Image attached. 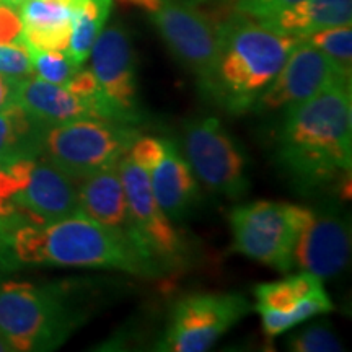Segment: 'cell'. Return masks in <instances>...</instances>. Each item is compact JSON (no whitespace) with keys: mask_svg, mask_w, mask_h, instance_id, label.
<instances>
[{"mask_svg":"<svg viewBox=\"0 0 352 352\" xmlns=\"http://www.w3.org/2000/svg\"><path fill=\"white\" fill-rule=\"evenodd\" d=\"M0 76L25 78L33 76V63L25 43L0 44Z\"/></svg>","mask_w":352,"mask_h":352,"instance_id":"obj_27","label":"cell"},{"mask_svg":"<svg viewBox=\"0 0 352 352\" xmlns=\"http://www.w3.org/2000/svg\"><path fill=\"white\" fill-rule=\"evenodd\" d=\"M44 131L16 103L0 109V165L41 155Z\"/></svg>","mask_w":352,"mask_h":352,"instance_id":"obj_20","label":"cell"},{"mask_svg":"<svg viewBox=\"0 0 352 352\" xmlns=\"http://www.w3.org/2000/svg\"><path fill=\"white\" fill-rule=\"evenodd\" d=\"M30 50V47H28ZM33 63V76L44 82L64 87L77 72L78 65L67 51H38L30 50Z\"/></svg>","mask_w":352,"mask_h":352,"instance_id":"obj_25","label":"cell"},{"mask_svg":"<svg viewBox=\"0 0 352 352\" xmlns=\"http://www.w3.org/2000/svg\"><path fill=\"white\" fill-rule=\"evenodd\" d=\"M351 254V228L336 210H311L294 250V266L323 279L346 270Z\"/></svg>","mask_w":352,"mask_h":352,"instance_id":"obj_13","label":"cell"},{"mask_svg":"<svg viewBox=\"0 0 352 352\" xmlns=\"http://www.w3.org/2000/svg\"><path fill=\"white\" fill-rule=\"evenodd\" d=\"M272 32L307 38L320 30L352 23V0H303L270 19L258 20Z\"/></svg>","mask_w":352,"mask_h":352,"instance_id":"obj_19","label":"cell"},{"mask_svg":"<svg viewBox=\"0 0 352 352\" xmlns=\"http://www.w3.org/2000/svg\"><path fill=\"white\" fill-rule=\"evenodd\" d=\"M252 303L240 294H195L171 308L165 336L158 351H208L233 324L252 311Z\"/></svg>","mask_w":352,"mask_h":352,"instance_id":"obj_8","label":"cell"},{"mask_svg":"<svg viewBox=\"0 0 352 352\" xmlns=\"http://www.w3.org/2000/svg\"><path fill=\"white\" fill-rule=\"evenodd\" d=\"M184 151L192 173L212 192L240 199L248 192L246 158L215 118L191 121L184 129Z\"/></svg>","mask_w":352,"mask_h":352,"instance_id":"obj_10","label":"cell"},{"mask_svg":"<svg viewBox=\"0 0 352 352\" xmlns=\"http://www.w3.org/2000/svg\"><path fill=\"white\" fill-rule=\"evenodd\" d=\"M25 43L23 21L19 8L0 2V44Z\"/></svg>","mask_w":352,"mask_h":352,"instance_id":"obj_30","label":"cell"},{"mask_svg":"<svg viewBox=\"0 0 352 352\" xmlns=\"http://www.w3.org/2000/svg\"><path fill=\"white\" fill-rule=\"evenodd\" d=\"M168 142L170 140L165 139L142 138V135H140V138L132 144L127 155H129L140 168H144L148 173V171L164 158L166 147H168Z\"/></svg>","mask_w":352,"mask_h":352,"instance_id":"obj_28","label":"cell"},{"mask_svg":"<svg viewBox=\"0 0 352 352\" xmlns=\"http://www.w3.org/2000/svg\"><path fill=\"white\" fill-rule=\"evenodd\" d=\"M13 85H15V78L0 76V109L13 103Z\"/></svg>","mask_w":352,"mask_h":352,"instance_id":"obj_31","label":"cell"},{"mask_svg":"<svg viewBox=\"0 0 352 352\" xmlns=\"http://www.w3.org/2000/svg\"><path fill=\"white\" fill-rule=\"evenodd\" d=\"M0 2H3V3H7V6H12V7L19 8L21 3L25 2V0H0Z\"/></svg>","mask_w":352,"mask_h":352,"instance_id":"obj_33","label":"cell"},{"mask_svg":"<svg viewBox=\"0 0 352 352\" xmlns=\"http://www.w3.org/2000/svg\"><path fill=\"white\" fill-rule=\"evenodd\" d=\"M19 12L30 50L67 51L72 33L70 0H25Z\"/></svg>","mask_w":352,"mask_h":352,"instance_id":"obj_18","label":"cell"},{"mask_svg":"<svg viewBox=\"0 0 352 352\" xmlns=\"http://www.w3.org/2000/svg\"><path fill=\"white\" fill-rule=\"evenodd\" d=\"M311 209L285 202L258 201L228 215L233 250L277 271L294 267V250Z\"/></svg>","mask_w":352,"mask_h":352,"instance_id":"obj_6","label":"cell"},{"mask_svg":"<svg viewBox=\"0 0 352 352\" xmlns=\"http://www.w3.org/2000/svg\"><path fill=\"white\" fill-rule=\"evenodd\" d=\"M13 103L23 108L32 120L46 129L77 120H101L94 101L72 95L64 87L33 76L15 80Z\"/></svg>","mask_w":352,"mask_h":352,"instance_id":"obj_15","label":"cell"},{"mask_svg":"<svg viewBox=\"0 0 352 352\" xmlns=\"http://www.w3.org/2000/svg\"><path fill=\"white\" fill-rule=\"evenodd\" d=\"M148 178L158 206L171 222L183 220L201 199L196 175L171 140L164 158L148 171Z\"/></svg>","mask_w":352,"mask_h":352,"instance_id":"obj_16","label":"cell"},{"mask_svg":"<svg viewBox=\"0 0 352 352\" xmlns=\"http://www.w3.org/2000/svg\"><path fill=\"white\" fill-rule=\"evenodd\" d=\"M3 264H46L107 267L157 277L162 270L120 228L103 226L83 214L51 223H25L0 241Z\"/></svg>","mask_w":352,"mask_h":352,"instance_id":"obj_2","label":"cell"},{"mask_svg":"<svg viewBox=\"0 0 352 352\" xmlns=\"http://www.w3.org/2000/svg\"><path fill=\"white\" fill-rule=\"evenodd\" d=\"M351 90L349 80H338L285 108L277 155L283 168L302 186H323L351 176Z\"/></svg>","mask_w":352,"mask_h":352,"instance_id":"obj_1","label":"cell"},{"mask_svg":"<svg viewBox=\"0 0 352 352\" xmlns=\"http://www.w3.org/2000/svg\"><path fill=\"white\" fill-rule=\"evenodd\" d=\"M91 72L107 96L127 124L138 126L140 109L135 80V54L131 38L120 26L101 30L91 47Z\"/></svg>","mask_w":352,"mask_h":352,"instance_id":"obj_12","label":"cell"},{"mask_svg":"<svg viewBox=\"0 0 352 352\" xmlns=\"http://www.w3.org/2000/svg\"><path fill=\"white\" fill-rule=\"evenodd\" d=\"M316 50L324 52L333 63H336L344 72H352V28L351 25L333 26L320 30L310 36L302 38Z\"/></svg>","mask_w":352,"mask_h":352,"instance_id":"obj_24","label":"cell"},{"mask_svg":"<svg viewBox=\"0 0 352 352\" xmlns=\"http://www.w3.org/2000/svg\"><path fill=\"white\" fill-rule=\"evenodd\" d=\"M78 182L44 155L36 157L26 186L12 197L13 206L28 223H51L82 214Z\"/></svg>","mask_w":352,"mask_h":352,"instance_id":"obj_14","label":"cell"},{"mask_svg":"<svg viewBox=\"0 0 352 352\" xmlns=\"http://www.w3.org/2000/svg\"><path fill=\"white\" fill-rule=\"evenodd\" d=\"M351 76L352 74L344 72L324 52L300 39L274 80L259 95L253 108L259 111L287 108L320 94L329 83L351 82Z\"/></svg>","mask_w":352,"mask_h":352,"instance_id":"obj_11","label":"cell"},{"mask_svg":"<svg viewBox=\"0 0 352 352\" xmlns=\"http://www.w3.org/2000/svg\"><path fill=\"white\" fill-rule=\"evenodd\" d=\"M320 289H323L320 277L311 272L302 271L300 274L290 276L284 280L256 285L254 289L256 305L254 308H267L279 315H287Z\"/></svg>","mask_w":352,"mask_h":352,"instance_id":"obj_22","label":"cell"},{"mask_svg":"<svg viewBox=\"0 0 352 352\" xmlns=\"http://www.w3.org/2000/svg\"><path fill=\"white\" fill-rule=\"evenodd\" d=\"M139 138L138 126L77 120L47 127L43 135L41 155L80 182L96 171L118 165Z\"/></svg>","mask_w":352,"mask_h":352,"instance_id":"obj_5","label":"cell"},{"mask_svg":"<svg viewBox=\"0 0 352 352\" xmlns=\"http://www.w3.org/2000/svg\"><path fill=\"white\" fill-rule=\"evenodd\" d=\"M151 15L176 59L195 74L202 91L210 95L220 54V25L195 6L173 0H160Z\"/></svg>","mask_w":352,"mask_h":352,"instance_id":"obj_9","label":"cell"},{"mask_svg":"<svg viewBox=\"0 0 352 352\" xmlns=\"http://www.w3.org/2000/svg\"><path fill=\"white\" fill-rule=\"evenodd\" d=\"M300 38L272 32L235 13L220 25V54L210 96L228 113L252 109Z\"/></svg>","mask_w":352,"mask_h":352,"instance_id":"obj_3","label":"cell"},{"mask_svg":"<svg viewBox=\"0 0 352 352\" xmlns=\"http://www.w3.org/2000/svg\"><path fill=\"white\" fill-rule=\"evenodd\" d=\"M0 352H13L10 341H8L2 333H0Z\"/></svg>","mask_w":352,"mask_h":352,"instance_id":"obj_32","label":"cell"},{"mask_svg":"<svg viewBox=\"0 0 352 352\" xmlns=\"http://www.w3.org/2000/svg\"><path fill=\"white\" fill-rule=\"evenodd\" d=\"M303 0H236L235 10L254 20H264L297 6Z\"/></svg>","mask_w":352,"mask_h":352,"instance_id":"obj_29","label":"cell"},{"mask_svg":"<svg viewBox=\"0 0 352 352\" xmlns=\"http://www.w3.org/2000/svg\"><path fill=\"white\" fill-rule=\"evenodd\" d=\"M333 308V302L329 300L327 290L323 287L316 290L315 294H311L310 297H307L296 310L290 311L287 315H279L276 311L267 310V308H256V311L261 315L263 329L266 333V336L274 338L289 331L290 328L297 327V324L303 323V321L314 318V316L329 314Z\"/></svg>","mask_w":352,"mask_h":352,"instance_id":"obj_23","label":"cell"},{"mask_svg":"<svg viewBox=\"0 0 352 352\" xmlns=\"http://www.w3.org/2000/svg\"><path fill=\"white\" fill-rule=\"evenodd\" d=\"M80 212L103 226L120 228L131 236L127 197L118 165L108 166L78 182Z\"/></svg>","mask_w":352,"mask_h":352,"instance_id":"obj_17","label":"cell"},{"mask_svg":"<svg viewBox=\"0 0 352 352\" xmlns=\"http://www.w3.org/2000/svg\"><path fill=\"white\" fill-rule=\"evenodd\" d=\"M82 321L59 285L0 284V333L13 351L56 349Z\"/></svg>","mask_w":352,"mask_h":352,"instance_id":"obj_4","label":"cell"},{"mask_svg":"<svg viewBox=\"0 0 352 352\" xmlns=\"http://www.w3.org/2000/svg\"><path fill=\"white\" fill-rule=\"evenodd\" d=\"M118 170L127 197L131 239L162 272L175 271L188 263V245L153 196L151 178L127 155L118 162Z\"/></svg>","mask_w":352,"mask_h":352,"instance_id":"obj_7","label":"cell"},{"mask_svg":"<svg viewBox=\"0 0 352 352\" xmlns=\"http://www.w3.org/2000/svg\"><path fill=\"white\" fill-rule=\"evenodd\" d=\"M289 349L296 352H340L344 349L331 329L324 324H310L292 334Z\"/></svg>","mask_w":352,"mask_h":352,"instance_id":"obj_26","label":"cell"},{"mask_svg":"<svg viewBox=\"0 0 352 352\" xmlns=\"http://www.w3.org/2000/svg\"><path fill=\"white\" fill-rule=\"evenodd\" d=\"M70 6L72 33L67 52L78 65H83L111 13L113 0H70Z\"/></svg>","mask_w":352,"mask_h":352,"instance_id":"obj_21","label":"cell"}]
</instances>
